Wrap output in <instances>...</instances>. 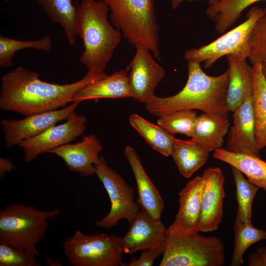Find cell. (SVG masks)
Masks as SVG:
<instances>
[{"instance_id": "cell-7", "label": "cell", "mask_w": 266, "mask_h": 266, "mask_svg": "<svg viewBox=\"0 0 266 266\" xmlns=\"http://www.w3.org/2000/svg\"><path fill=\"white\" fill-rule=\"evenodd\" d=\"M64 253L73 266H122V238L104 233L87 234L76 231L63 242Z\"/></svg>"}, {"instance_id": "cell-23", "label": "cell", "mask_w": 266, "mask_h": 266, "mask_svg": "<svg viewBox=\"0 0 266 266\" xmlns=\"http://www.w3.org/2000/svg\"><path fill=\"white\" fill-rule=\"evenodd\" d=\"M209 153L191 139H176L171 156L180 174L187 178L207 162Z\"/></svg>"}, {"instance_id": "cell-10", "label": "cell", "mask_w": 266, "mask_h": 266, "mask_svg": "<svg viewBox=\"0 0 266 266\" xmlns=\"http://www.w3.org/2000/svg\"><path fill=\"white\" fill-rule=\"evenodd\" d=\"M87 119L75 111L63 124L54 125L43 133L20 142L18 145L24 151V160L30 162L40 154L47 153L76 139L86 130Z\"/></svg>"}, {"instance_id": "cell-30", "label": "cell", "mask_w": 266, "mask_h": 266, "mask_svg": "<svg viewBox=\"0 0 266 266\" xmlns=\"http://www.w3.org/2000/svg\"><path fill=\"white\" fill-rule=\"evenodd\" d=\"M231 168L236 187L238 204L236 214L241 221L252 222L253 202L259 188L246 179L237 168L233 166Z\"/></svg>"}, {"instance_id": "cell-19", "label": "cell", "mask_w": 266, "mask_h": 266, "mask_svg": "<svg viewBox=\"0 0 266 266\" xmlns=\"http://www.w3.org/2000/svg\"><path fill=\"white\" fill-rule=\"evenodd\" d=\"M226 57L229 73L227 104L229 112H233L248 96L253 94L252 66L247 64L246 58Z\"/></svg>"}, {"instance_id": "cell-32", "label": "cell", "mask_w": 266, "mask_h": 266, "mask_svg": "<svg viewBox=\"0 0 266 266\" xmlns=\"http://www.w3.org/2000/svg\"><path fill=\"white\" fill-rule=\"evenodd\" d=\"M249 43L250 55L248 59L252 66L258 62L266 63V14L253 27Z\"/></svg>"}, {"instance_id": "cell-4", "label": "cell", "mask_w": 266, "mask_h": 266, "mask_svg": "<svg viewBox=\"0 0 266 266\" xmlns=\"http://www.w3.org/2000/svg\"><path fill=\"white\" fill-rule=\"evenodd\" d=\"M108 6L110 23L133 46H144L161 60L155 0H100Z\"/></svg>"}, {"instance_id": "cell-36", "label": "cell", "mask_w": 266, "mask_h": 266, "mask_svg": "<svg viewBox=\"0 0 266 266\" xmlns=\"http://www.w3.org/2000/svg\"><path fill=\"white\" fill-rule=\"evenodd\" d=\"M16 168L9 158H0V177L3 178L6 172H11Z\"/></svg>"}, {"instance_id": "cell-12", "label": "cell", "mask_w": 266, "mask_h": 266, "mask_svg": "<svg viewBox=\"0 0 266 266\" xmlns=\"http://www.w3.org/2000/svg\"><path fill=\"white\" fill-rule=\"evenodd\" d=\"M79 103L73 102L61 109L33 114L21 120L2 119L0 122L6 146L10 147L18 145L22 141L38 135L57 122L66 119Z\"/></svg>"}, {"instance_id": "cell-39", "label": "cell", "mask_w": 266, "mask_h": 266, "mask_svg": "<svg viewBox=\"0 0 266 266\" xmlns=\"http://www.w3.org/2000/svg\"><path fill=\"white\" fill-rule=\"evenodd\" d=\"M262 68L263 75L266 80V63H262Z\"/></svg>"}, {"instance_id": "cell-35", "label": "cell", "mask_w": 266, "mask_h": 266, "mask_svg": "<svg viewBox=\"0 0 266 266\" xmlns=\"http://www.w3.org/2000/svg\"><path fill=\"white\" fill-rule=\"evenodd\" d=\"M248 266H266V247L258 248L248 257Z\"/></svg>"}, {"instance_id": "cell-24", "label": "cell", "mask_w": 266, "mask_h": 266, "mask_svg": "<svg viewBox=\"0 0 266 266\" xmlns=\"http://www.w3.org/2000/svg\"><path fill=\"white\" fill-rule=\"evenodd\" d=\"M252 71L255 141L260 151L266 147V80L261 63L252 66Z\"/></svg>"}, {"instance_id": "cell-16", "label": "cell", "mask_w": 266, "mask_h": 266, "mask_svg": "<svg viewBox=\"0 0 266 266\" xmlns=\"http://www.w3.org/2000/svg\"><path fill=\"white\" fill-rule=\"evenodd\" d=\"M203 186L201 176H197L179 192V210L174 221L168 228L169 236L197 232Z\"/></svg>"}, {"instance_id": "cell-20", "label": "cell", "mask_w": 266, "mask_h": 266, "mask_svg": "<svg viewBox=\"0 0 266 266\" xmlns=\"http://www.w3.org/2000/svg\"><path fill=\"white\" fill-rule=\"evenodd\" d=\"M228 114L204 113L197 117L192 140L208 152L222 147L228 132Z\"/></svg>"}, {"instance_id": "cell-14", "label": "cell", "mask_w": 266, "mask_h": 266, "mask_svg": "<svg viewBox=\"0 0 266 266\" xmlns=\"http://www.w3.org/2000/svg\"><path fill=\"white\" fill-rule=\"evenodd\" d=\"M130 225L129 230L122 238L124 253L131 255L139 250L165 248L168 230L161 219H155L141 209Z\"/></svg>"}, {"instance_id": "cell-28", "label": "cell", "mask_w": 266, "mask_h": 266, "mask_svg": "<svg viewBox=\"0 0 266 266\" xmlns=\"http://www.w3.org/2000/svg\"><path fill=\"white\" fill-rule=\"evenodd\" d=\"M233 231L234 249L230 266H240L246 250L254 243L266 239V231L255 227L252 222L241 221L236 214Z\"/></svg>"}, {"instance_id": "cell-37", "label": "cell", "mask_w": 266, "mask_h": 266, "mask_svg": "<svg viewBox=\"0 0 266 266\" xmlns=\"http://www.w3.org/2000/svg\"><path fill=\"white\" fill-rule=\"evenodd\" d=\"M184 0H171V6L172 9L177 8ZM220 0H209L208 2V5L214 4Z\"/></svg>"}, {"instance_id": "cell-1", "label": "cell", "mask_w": 266, "mask_h": 266, "mask_svg": "<svg viewBox=\"0 0 266 266\" xmlns=\"http://www.w3.org/2000/svg\"><path fill=\"white\" fill-rule=\"evenodd\" d=\"M39 73L16 67L2 76L0 109L26 116L56 110L71 102L73 97L84 87L104 77V71L88 69L80 80L68 84L48 83L39 78Z\"/></svg>"}, {"instance_id": "cell-34", "label": "cell", "mask_w": 266, "mask_h": 266, "mask_svg": "<svg viewBox=\"0 0 266 266\" xmlns=\"http://www.w3.org/2000/svg\"><path fill=\"white\" fill-rule=\"evenodd\" d=\"M165 248H151L143 250L140 256L132 258L129 266H151L155 260L163 255Z\"/></svg>"}, {"instance_id": "cell-5", "label": "cell", "mask_w": 266, "mask_h": 266, "mask_svg": "<svg viewBox=\"0 0 266 266\" xmlns=\"http://www.w3.org/2000/svg\"><path fill=\"white\" fill-rule=\"evenodd\" d=\"M60 213L59 209L40 211L23 203L8 204L0 210V243L39 257L37 245L45 236L48 220Z\"/></svg>"}, {"instance_id": "cell-6", "label": "cell", "mask_w": 266, "mask_h": 266, "mask_svg": "<svg viewBox=\"0 0 266 266\" xmlns=\"http://www.w3.org/2000/svg\"><path fill=\"white\" fill-rule=\"evenodd\" d=\"M169 236L160 266H222L225 247L216 236L198 233Z\"/></svg>"}, {"instance_id": "cell-38", "label": "cell", "mask_w": 266, "mask_h": 266, "mask_svg": "<svg viewBox=\"0 0 266 266\" xmlns=\"http://www.w3.org/2000/svg\"><path fill=\"white\" fill-rule=\"evenodd\" d=\"M45 263L49 266H61L63 264L58 258L53 260L49 257H47L45 260Z\"/></svg>"}, {"instance_id": "cell-17", "label": "cell", "mask_w": 266, "mask_h": 266, "mask_svg": "<svg viewBox=\"0 0 266 266\" xmlns=\"http://www.w3.org/2000/svg\"><path fill=\"white\" fill-rule=\"evenodd\" d=\"M102 149L100 141L92 134L83 136L78 142L63 145L47 153L58 156L70 170L86 177L96 174L95 165Z\"/></svg>"}, {"instance_id": "cell-11", "label": "cell", "mask_w": 266, "mask_h": 266, "mask_svg": "<svg viewBox=\"0 0 266 266\" xmlns=\"http://www.w3.org/2000/svg\"><path fill=\"white\" fill-rule=\"evenodd\" d=\"M135 47V55L128 66L131 70L129 84L132 98L145 104L155 96L154 91L166 72L144 46L139 44Z\"/></svg>"}, {"instance_id": "cell-31", "label": "cell", "mask_w": 266, "mask_h": 266, "mask_svg": "<svg viewBox=\"0 0 266 266\" xmlns=\"http://www.w3.org/2000/svg\"><path fill=\"white\" fill-rule=\"evenodd\" d=\"M197 117L192 110H178L160 117L157 124L171 134L180 133L192 138Z\"/></svg>"}, {"instance_id": "cell-21", "label": "cell", "mask_w": 266, "mask_h": 266, "mask_svg": "<svg viewBox=\"0 0 266 266\" xmlns=\"http://www.w3.org/2000/svg\"><path fill=\"white\" fill-rule=\"evenodd\" d=\"M132 98L128 72L120 70L84 87L71 99V102L101 98Z\"/></svg>"}, {"instance_id": "cell-33", "label": "cell", "mask_w": 266, "mask_h": 266, "mask_svg": "<svg viewBox=\"0 0 266 266\" xmlns=\"http://www.w3.org/2000/svg\"><path fill=\"white\" fill-rule=\"evenodd\" d=\"M36 257L24 249L0 243V266H40Z\"/></svg>"}, {"instance_id": "cell-3", "label": "cell", "mask_w": 266, "mask_h": 266, "mask_svg": "<svg viewBox=\"0 0 266 266\" xmlns=\"http://www.w3.org/2000/svg\"><path fill=\"white\" fill-rule=\"evenodd\" d=\"M109 10L102 0H82L76 7L75 28L84 51L80 61L88 69L103 71L122 40V33L108 21Z\"/></svg>"}, {"instance_id": "cell-15", "label": "cell", "mask_w": 266, "mask_h": 266, "mask_svg": "<svg viewBox=\"0 0 266 266\" xmlns=\"http://www.w3.org/2000/svg\"><path fill=\"white\" fill-rule=\"evenodd\" d=\"M232 113L233 125L226 149L235 153L261 158L255 141L253 94L248 96Z\"/></svg>"}, {"instance_id": "cell-18", "label": "cell", "mask_w": 266, "mask_h": 266, "mask_svg": "<svg viewBox=\"0 0 266 266\" xmlns=\"http://www.w3.org/2000/svg\"><path fill=\"white\" fill-rule=\"evenodd\" d=\"M124 154L135 179L138 195V203L141 209L153 218L161 219L164 203L159 190L147 175L134 149L129 146H126Z\"/></svg>"}, {"instance_id": "cell-22", "label": "cell", "mask_w": 266, "mask_h": 266, "mask_svg": "<svg viewBox=\"0 0 266 266\" xmlns=\"http://www.w3.org/2000/svg\"><path fill=\"white\" fill-rule=\"evenodd\" d=\"M214 151V158L236 167L251 183L266 191V162L261 158L235 153L222 147Z\"/></svg>"}, {"instance_id": "cell-27", "label": "cell", "mask_w": 266, "mask_h": 266, "mask_svg": "<svg viewBox=\"0 0 266 266\" xmlns=\"http://www.w3.org/2000/svg\"><path fill=\"white\" fill-rule=\"evenodd\" d=\"M51 21L64 29L69 44L73 45L77 37L75 28L76 8L71 0H35Z\"/></svg>"}, {"instance_id": "cell-2", "label": "cell", "mask_w": 266, "mask_h": 266, "mask_svg": "<svg viewBox=\"0 0 266 266\" xmlns=\"http://www.w3.org/2000/svg\"><path fill=\"white\" fill-rule=\"evenodd\" d=\"M187 62L188 78L184 88L172 96H154L145 104L147 111L159 117L181 110L197 109L204 113L228 114L226 100L228 69L218 76H212L202 70L200 63Z\"/></svg>"}, {"instance_id": "cell-25", "label": "cell", "mask_w": 266, "mask_h": 266, "mask_svg": "<svg viewBox=\"0 0 266 266\" xmlns=\"http://www.w3.org/2000/svg\"><path fill=\"white\" fill-rule=\"evenodd\" d=\"M129 122L153 149L166 157L171 156L177 139L172 134L136 114L130 115Z\"/></svg>"}, {"instance_id": "cell-29", "label": "cell", "mask_w": 266, "mask_h": 266, "mask_svg": "<svg viewBox=\"0 0 266 266\" xmlns=\"http://www.w3.org/2000/svg\"><path fill=\"white\" fill-rule=\"evenodd\" d=\"M26 48H33L49 53L52 50L51 37L47 34L35 40L21 41L0 35V67H7L13 65L12 59L16 51Z\"/></svg>"}, {"instance_id": "cell-9", "label": "cell", "mask_w": 266, "mask_h": 266, "mask_svg": "<svg viewBox=\"0 0 266 266\" xmlns=\"http://www.w3.org/2000/svg\"><path fill=\"white\" fill-rule=\"evenodd\" d=\"M96 174L106 190L111 203L108 213L95 223L97 227L110 230L118 226L121 219L130 224L140 210L135 201L133 188L123 178L107 164L105 159L100 156L95 165Z\"/></svg>"}, {"instance_id": "cell-8", "label": "cell", "mask_w": 266, "mask_h": 266, "mask_svg": "<svg viewBox=\"0 0 266 266\" xmlns=\"http://www.w3.org/2000/svg\"><path fill=\"white\" fill-rule=\"evenodd\" d=\"M266 14V9L252 7L243 23L207 45L186 50L184 53L185 59L203 63L204 67L209 68L224 56L233 55L248 59L251 31L257 22Z\"/></svg>"}, {"instance_id": "cell-26", "label": "cell", "mask_w": 266, "mask_h": 266, "mask_svg": "<svg viewBox=\"0 0 266 266\" xmlns=\"http://www.w3.org/2000/svg\"><path fill=\"white\" fill-rule=\"evenodd\" d=\"M261 0H220L208 5L205 13L214 21L216 32L223 33L234 24L245 9Z\"/></svg>"}, {"instance_id": "cell-13", "label": "cell", "mask_w": 266, "mask_h": 266, "mask_svg": "<svg viewBox=\"0 0 266 266\" xmlns=\"http://www.w3.org/2000/svg\"><path fill=\"white\" fill-rule=\"evenodd\" d=\"M201 177L204 186L201 196V214L197 232L217 230L222 221L225 196L223 173L219 167H209Z\"/></svg>"}]
</instances>
